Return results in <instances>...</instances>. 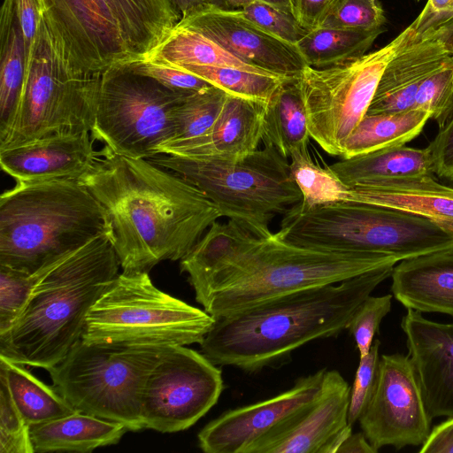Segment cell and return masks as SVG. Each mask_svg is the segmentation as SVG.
Returning <instances> with one entry per match:
<instances>
[{
    "instance_id": "obj_1",
    "label": "cell",
    "mask_w": 453,
    "mask_h": 453,
    "mask_svg": "<svg viewBox=\"0 0 453 453\" xmlns=\"http://www.w3.org/2000/svg\"><path fill=\"white\" fill-rule=\"evenodd\" d=\"M397 262L381 253L300 247L276 233L257 236L228 220L214 222L180 260V268L187 273L196 302L218 319Z\"/></svg>"
},
{
    "instance_id": "obj_2",
    "label": "cell",
    "mask_w": 453,
    "mask_h": 453,
    "mask_svg": "<svg viewBox=\"0 0 453 453\" xmlns=\"http://www.w3.org/2000/svg\"><path fill=\"white\" fill-rule=\"evenodd\" d=\"M79 181L104 207L124 272L183 258L221 214L198 188L146 158L105 147Z\"/></svg>"
},
{
    "instance_id": "obj_3",
    "label": "cell",
    "mask_w": 453,
    "mask_h": 453,
    "mask_svg": "<svg viewBox=\"0 0 453 453\" xmlns=\"http://www.w3.org/2000/svg\"><path fill=\"white\" fill-rule=\"evenodd\" d=\"M393 267L298 290L215 319L199 343L201 352L219 366L247 372L280 366L304 344L346 330L364 300L391 277Z\"/></svg>"
},
{
    "instance_id": "obj_4",
    "label": "cell",
    "mask_w": 453,
    "mask_h": 453,
    "mask_svg": "<svg viewBox=\"0 0 453 453\" xmlns=\"http://www.w3.org/2000/svg\"><path fill=\"white\" fill-rule=\"evenodd\" d=\"M119 266L104 234L41 270L24 309L0 335V355L46 371L57 365L81 339L89 310Z\"/></svg>"
},
{
    "instance_id": "obj_5",
    "label": "cell",
    "mask_w": 453,
    "mask_h": 453,
    "mask_svg": "<svg viewBox=\"0 0 453 453\" xmlns=\"http://www.w3.org/2000/svg\"><path fill=\"white\" fill-rule=\"evenodd\" d=\"M58 60L71 77L142 59L177 24L173 0H40Z\"/></svg>"
},
{
    "instance_id": "obj_6",
    "label": "cell",
    "mask_w": 453,
    "mask_h": 453,
    "mask_svg": "<svg viewBox=\"0 0 453 453\" xmlns=\"http://www.w3.org/2000/svg\"><path fill=\"white\" fill-rule=\"evenodd\" d=\"M111 233L97 199L76 180L23 183L0 197V265L34 274Z\"/></svg>"
},
{
    "instance_id": "obj_7",
    "label": "cell",
    "mask_w": 453,
    "mask_h": 453,
    "mask_svg": "<svg viewBox=\"0 0 453 453\" xmlns=\"http://www.w3.org/2000/svg\"><path fill=\"white\" fill-rule=\"evenodd\" d=\"M276 234L300 247L381 253L398 262L453 250V237L430 220L405 211L342 201L290 207Z\"/></svg>"
},
{
    "instance_id": "obj_8",
    "label": "cell",
    "mask_w": 453,
    "mask_h": 453,
    "mask_svg": "<svg viewBox=\"0 0 453 453\" xmlns=\"http://www.w3.org/2000/svg\"><path fill=\"white\" fill-rule=\"evenodd\" d=\"M148 159L198 188L221 217L257 236L270 235L271 220L303 197L287 158L268 144L231 162L164 153Z\"/></svg>"
},
{
    "instance_id": "obj_9",
    "label": "cell",
    "mask_w": 453,
    "mask_h": 453,
    "mask_svg": "<svg viewBox=\"0 0 453 453\" xmlns=\"http://www.w3.org/2000/svg\"><path fill=\"white\" fill-rule=\"evenodd\" d=\"M215 322L204 310L157 288L149 272L119 273L89 310L81 340L124 346L200 343Z\"/></svg>"
},
{
    "instance_id": "obj_10",
    "label": "cell",
    "mask_w": 453,
    "mask_h": 453,
    "mask_svg": "<svg viewBox=\"0 0 453 453\" xmlns=\"http://www.w3.org/2000/svg\"><path fill=\"white\" fill-rule=\"evenodd\" d=\"M165 347L89 343L79 340L48 369L52 386L80 412L143 429L145 380Z\"/></svg>"
},
{
    "instance_id": "obj_11",
    "label": "cell",
    "mask_w": 453,
    "mask_h": 453,
    "mask_svg": "<svg viewBox=\"0 0 453 453\" xmlns=\"http://www.w3.org/2000/svg\"><path fill=\"white\" fill-rule=\"evenodd\" d=\"M98 87L99 75L73 78L65 73L42 16L18 111L0 150L62 134L91 133Z\"/></svg>"
},
{
    "instance_id": "obj_12",
    "label": "cell",
    "mask_w": 453,
    "mask_h": 453,
    "mask_svg": "<svg viewBox=\"0 0 453 453\" xmlns=\"http://www.w3.org/2000/svg\"><path fill=\"white\" fill-rule=\"evenodd\" d=\"M187 95L113 66L99 75L91 134L115 154L148 159L173 139L175 109Z\"/></svg>"
},
{
    "instance_id": "obj_13",
    "label": "cell",
    "mask_w": 453,
    "mask_h": 453,
    "mask_svg": "<svg viewBox=\"0 0 453 453\" xmlns=\"http://www.w3.org/2000/svg\"><path fill=\"white\" fill-rule=\"evenodd\" d=\"M413 36L411 24L395 39L342 66H307L297 77L308 129L327 154L342 157L345 142L367 113L388 63Z\"/></svg>"
},
{
    "instance_id": "obj_14",
    "label": "cell",
    "mask_w": 453,
    "mask_h": 453,
    "mask_svg": "<svg viewBox=\"0 0 453 453\" xmlns=\"http://www.w3.org/2000/svg\"><path fill=\"white\" fill-rule=\"evenodd\" d=\"M224 390L221 369L186 346L164 348L142 393L144 428L175 433L195 425Z\"/></svg>"
},
{
    "instance_id": "obj_15",
    "label": "cell",
    "mask_w": 453,
    "mask_h": 453,
    "mask_svg": "<svg viewBox=\"0 0 453 453\" xmlns=\"http://www.w3.org/2000/svg\"><path fill=\"white\" fill-rule=\"evenodd\" d=\"M431 420L409 356L382 355L373 393L358 419L371 445L377 451L422 445Z\"/></svg>"
},
{
    "instance_id": "obj_16",
    "label": "cell",
    "mask_w": 453,
    "mask_h": 453,
    "mask_svg": "<svg viewBox=\"0 0 453 453\" xmlns=\"http://www.w3.org/2000/svg\"><path fill=\"white\" fill-rule=\"evenodd\" d=\"M350 387L337 370H326L320 395L257 440L247 453H337L352 433Z\"/></svg>"
},
{
    "instance_id": "obj_17",
    "label": "cell",
    "mask_w": 453,
    "mask_h": 453,
    "mask_svg": "<svg viewBox=\"0 0 453 453\" xmlns=\"http://www.w3.org/2000/svg\"><path fill=\"white\" fill-rule=\"evenodd\" d=\"M326 371L300 377L292 388L273 397L225 411L201 429L199 448L205 453H247L280 422L320 395Z\"/></svg>"
},
{
    "instance_id": "obj_18",
    "label": "cell",
    "mask_w": 453,
    "mask_h": 453,
    "mask_svg": "<svg viewBox=\"0 0 453 453\" xmlns=\"http://www.w3.org/2000/svg\"><path fill=\"white\" fill-rule=\"evenodd\" d=\"M211 38L241 61L285 78H297L308 65L296 45L288 43L244 17L204 5L179 20Z\"/></svg>"
},
{
    "instance_id": "obj_19",
    "label": "cell",
    "mask_w": 453,
    "mask_h": 453,
    "mask_svg": "<svg viewBox=\"0 0 453 453\" xmlns=\"http://www.w3.org/2000/svg\"><path fill=\"white\" fill-rule=\"evenodd\" d=\"M401 327L429 417H453V323L408 309Z\"/></svg>"
},
{
    "instance_id": "obj_20",
    "label": "cell",
    "mask_w": 453,
    "mask_h": 453,
    "mask_svg": "<svg viewBox=\"0 0 453 453\" xmlns=\"http://www.w3.org/2000/svg\"><path fill=\"white\" fill-rule=\"evenodd\" d=\"M90 132L53 135L0 150V165L16 182L79 180L94 165L101 151L95 150Z\"/></svg>"
},
{
    "instance_id": "obj_21",
    "label": "cell",
    "mask_w": 453,
    "mask_h": 453,
    "mask_svg": "<svg viewBox=\"0 0 453 453\" xmlns=\"http://www.w3.org/2000/svg\"><path fill=\"white\" fill-rule=\"evenodd\" d=\"M265 107L264 103L227 95L219 117L207 132L195 138L164 143L157 154L240 160L256 151L263 141Z\"/></svg>"
},
{
    "instance_id": "obj_22",
    "label": "cell",
    "mask_w": 453,
    "mask_h": 453,
    "mask_svg": "<svg viewBox=\"0 0 453 453\" xmlns=\"http://www.w3.org/2000/svg\"><path fill=\"white\" fill-rule=\"evenodd\" d=\"M453 58V44L437 35L412 38L388 63L366 114L414 109L423 81Z\"/></svg>"
},
{
    "instance_id": "obj_23",
    "label": "cell",
    "mask_w": 453,
    "mask_h": 453,
    "mask_svg": "<svg viewBox=\"0 0 453 453\" xmlns=\"http://www.w3.org/2000/svg\"><path fill=\"white\" fill-rule=\"evenodd\" d=\"M349 202L388 207L425 218L453 237V188L434 176L400 179L349 188Z\"/></svg>"
},
{
    "instance_id": "obj_24",
    "label": "cell",
    "mask_w": 453,
    "mask_h": 453,
    "mask_svg": "<svg viewBox=\"0 0 453 453\" xmlns=\"http://www.w3.org/2000/svg\"><path fill=\"white\" fill-rule=\"evenodd\" d=\"M391 278L393 296L407 310L453 317V250L402 260Z\"/></svg>"
},
{
    "instance_id": "obj_25",
    "label": "cell",
    "mask_w": 453,
    "mask_h": 453,
    "mask_svg": "<svg viewBox=\"0 0 453 453\" xmlns=\"http://www.w3.org/2000/svg\"><path fill=\"white\" fill-rule=\"evenodd\" d=\"M327 167L349 188L435 174L427 147L417 149L405 145L342 158Z\"/></svg>"
},
{
    "instance_id": "obj_26",
    "label": "cell",
    "mask_w": 453,
    "mask_h": 453,
    "mask_svg": "<svg viewBox=\"0 0 453 453\" xmlns=\"http://www.w3.org/2000/svg\"><path fill=\"white\" fill-rule=\"evenodd\" d=\"M128 431L118 422L76 411L63 418L29 426L35 452H90L117 444Z\"/></svg>"
},
{
    "instance_id": "obj_27",
    "label": "cell",
    "mask_w": 453,
    "mask_h": 453,
    "mask_svg": "<svg viewBox=\"0 0 453 453\" xmlns=\"http://www.w3.org/2000/svg\"><path fill=\"white\" fill-rule=\"evenodd\" d=\"M0 142L9 134L20 101L26 50L15 0H4L0 12Z\"/></svg>"
},
{
    "instance_id": "obj_28",
    "label": "cell",
    "mask_w": 453,
    "mask_h": 453,
    "mask_svg": "<svg viewBox=\"0 0 453 453\" xmlns=\"http://www.w3.org/2000/svg\"><path fill=\"white\" fill-rule=\"evenodd\" d=\"M311 135L297 78L288 79L265 104L263 142L284 157L309 151Z\"/></svg>"
},
{
    "instance_id": "obj_29",
    "label": "cell",
    "mask_w": 453,
    "mask_h": 453,
    "mask_svg": "<svg viewBox=\"0 0 453 453\" xmlns=\"http://www.w3.org/2000/svg\"><path fill=\"white\" fill-rule=\"evenodd\" d=\"M0 377L27 425L33 426L77 411L53 387L35 377L25 365L0 355Z\"/></svg>"
},
{
    "instance_id": "obj_30",
    "label": "cell",
    "mask_w": 453,
    "mask_h": 453,
    "mask_svg": "<svg viewBox=\"0 0 453 453\" xmlns=\"http://www.w3.org/2000/svg\"><path fill=\"white\" fill-rule=\"evenodd\" d=\"M429 119V112L418 109L365 114L345 142L342 157L404 145L422 132Z\"/></svg>"
},
{
    "instance_id": "obj_31",
    "label": "cell",
    "mask_w": 453,
    "mask_h": 453,
    "mask_svg": "<svg viewBox=\"0 0 453 453\" xmlns=\"http://www.w3.org/2000/svg\"><path fill=\"white\" fill-rule=\"evenodd\" d=\"M384 27L372 30L318 27L296 43L308 66L326 69L348 65L366 54Z\"/></svg>"
},
{
    "instance_id": "obj_32",
    "label": "cell",
    "mask_w": 453,
    "mask_h": 453,
    "mask_svg": "<svg viewBox=\"0 0 453 453\" xmlns=\"http://www.w3.org/2000/svg\"><path fill=\"white\" fill-rule=\"evenodd\" d=\"M206 81L227 95L267 104L288 79L234 67L190 66L180 69Z\"/></svg>"
},
{
    "instance_id": "obj_33",
    "label": "cell",
    "mask_w": 453,
    "mask_h": 453,
    "mask_svg": "<svg viewBox=\"0 0 453 453\" xmlns=\"http://www.w3.org/2000/svg\"><path fill=\"white\" fill-rule=\"evenodd\" d=\"M291 175L302 193L301 203L307 207L346 200L349 187L326 166L316 164L309 151H296L290 156Z\"/></svg>"
},
{
    "instance_id": "obj_34",
    "label": "cell",
    "mask_w": 453,
    "mask_h": 453,
    "mask_svg": "<svg viewBox=\"0 0 453 453\" xmlns=\"http://www.w3.org/2000/svg\"><path fill=\"white\" fill-rule=\"evenodd\" d=\"M226 96L225 91L214 86L185 96L175 109V134L170 142L195 138L207 132L219 117Z\"/></svg>"
},
{
    "instance_id": "obj_35",
    "label": "cell",
    "mask_w": 453,
    "mask_h": 453,
    "mask_svg": "<svg viewBox=\"0 0 453 453\" xmlns=\"http://www.w3.org/2000/svg\"><path fill=\"white\" fill-rule=\"evenodd\" d=\"M414 109L429 112L440 128L453 114V58L423 81L415 96Z\"/></svg>"
},
{
    "instance_id": "obj_36",
    "label": "cell",
    "mask_w": 453,
    "mask_h": 453,
    "mask_svg": "<svg viewBox=\"0 0 453 453\" xmlns=\"http://www.w3.org/2000/svg\"><path fill=\"white\" fill-rule=\"evenodd\" d=\"M39 273L28 274L0 265V335L11 329L24 309Z\"/></svg>"
},
{
    "instance_id": "obj_37",
    "label": "cell",
    "mask_w": 453,
    "mask_h": 453,
    "mask_svg": "<svg viewBox=\"0 0 453 453\" xmlns=\"http://www.w3.org/2000/svg\"><path fill=\"white\" fill-rule=\"evenodd\" d=\"M29 426L24 421L0 377V453H34Z\"/></svg>"
},
{
    "instance_id": "obj_38",
    "label": "cell",
    "mask_w": 453,
    "mask_h": 453,
    "mask_svg": "<svg viewBox=\"0 0 453 453\" xmlns=\"http://www.w3.org/2000/svg\"><path fill=\"white\" fill-rule=\"evenodd\" d=\"M385 22L378 0H340L320 27L372 30Z\"/></svg>"
},
{
    "instance_id": "obj_39",
    "label": "cell",
    "mask_w": 453,
    "mask_h": 453,
    "mask_svg": "<svg viewBox=\"0 0 453 453\" xmlns=\"http://www.w3.org/2000/svg\"><path fill=\"white\" fill-rule=\"evenodd\" d=\"M392 295L369 296L352 316L347 329L353 336L359 357L367 355L382 319L391 310Z\"/></svg>"
},
{
    "instance_id": "obj_40",
    "label": "cell",
    "mask_w": 453,
    "mask_h": 453,
    "mask_svg": "<svg viewBox=\"0 0 453 453\" xmlns=\"http://www.w3.org/2000/svg\"><path fill=\"white\" fill-rule=\"evenodd\" d=\"M239 12L264 30L294 45L307 33L293 13L259 0Z\"/></svg>"
},
{
    "instance_id": "obj_41",
    "label": "cell",
    "mask_w": 453,
    "mask_h": 453,
    "mask_svg": "<svg viewBox=\"0 0 453 453\" xmlns=\"http://www.w3.org/2000/svg\"><path fill=\"white\" fill-rule=\"evenodd\" d=\"M380 342L375 339L367 355L359 357L352 386L350 387L348 421L353 426L358 421L373 393L380 362Z\"/></svg>"
},
{
    "instance_id": "obj_42",
    "label": "cell",
    "mask_w": 453,
    "mask_h": 453,
    "mask_svg": "<svg viewBox=\"0 0 453 453\" xmlns=\"http://www.w3.org/2000/svg\"><path fill=\"white\" fill-rule=\"evenodd\" d=\"M123 65L133 73L150 77L177 93L190 94L212 86L190 73L154 61L139 60Z\"/></svg>"
},
{
    "instance_id": "obj_43",
    "label": "cell",
    "mask_w": 453,
    "mask_h": 453,
    "mask_svg": "<svg viewBox=\"0 0 453 453\" xmlns=\"http://www.w3.org/2000/svg\"><path fill=\"white\" fill-rule=\"evenodd\" d=\"M411 26L413 39L434 34L453 44V0H427Z\"/></svg>"
},
{
    "instance_id": "obj_44",
    "label": "cell",
    "mask_w": 453,
    "mask_h": 453,
    "mask_svg": "<svg viewBox=\"0 0 453 453\" xmlns=\"http://www.w3.org/2000/svg\"><path fill=\"white\" fill-rule=\"evenodd\" d=\"M434 173L453 183V114L427 146Z\"/></svg>"
},
{
    "instance_id": "obj_45",
    "label": "cell",
    "mask_w": 453,
    "mask_h": 453,
    "mask_svg": "<svg viewBox=\"0 0 453 453\" xmlns=\"http://www.w3.org/2000/svg\"><path fill=\"white\" fill-rule=\"evenodd\" d=\"M340 0H293V14L307 32L320 27Z\"/></svg>"
},
{
    "instance_id": "obj_46",
    "label": "cell",
    "mask_w": 453,
    "mask_h": 453,
    "mask_svg": "<svg viewBox=\"0 0 453 453\" xmlns=\"http://www.w3.org/2000/svg\"><path fill=\"white\" fill-rule=\"evenodd\" d=\"M19 22L23 34L26 62L31 55L42 19L40 0H15Z\"/></svg>"
},
{
    "instance_id": "obj_47",
    "label": "cell",
    "mask_w": 453,
    "mask_h": 453,
    "mask_svg": "<svg viewBox=\"0 0 453 453\" xmlns=\"http://www.w3.org/2000/svg\"><path fill=\"white\" fill-rule=\"evenodd\" d=\"M420 453H453V417L434 426L422 443Z\"/></svg>"
},
{
    "instance_id": "obj_48",
    "label": "cell",
    "mask_w": 453,
    "mask_h": 453,
    "mask_svg": "<svg viewBox=\"0 0 453 453\" xmlns=\"http://www.w3.org/2000/svg\"><path fill=\"white\" fill-rule=\"evenodd\" d=\"M363 432L351 433L339 447L337 453H376Z\"/></svg>"
},
{
    "instance_id": "obj_49",
    "label": "cell",
    "mask_w": 453,
    "mask_h": 453,
    "mask_svg": "<svg viewBox=\"0 0 453 453\" xmlns=\"http://www.w3.org/2000/svg\"><path fill=\"white\" fill-rule=\"evenodd\" d=\"M255 0H207V5L226 12L242 11Z\"/></svg>"
},
{
    "instance_id": "obj_50",
    "label": "cell",
    "mask_w": 453,
    "mask_h": 453,
    "mask_svg": "<svg viewBox=\"0 0 453 453\" xmlns=\"http://www.w3.org/2000/svg\"><path fill=\"white\" fill-rule=\"evenodd\" d=\"M180 15L207 5V0H173Z\"/></svg>"
},
{
    "instance_id": "obj_51",
    "label": "cell",
    "mask_w": 453,
    "mask_h": 453,
    "mask_svg": "<svg viewBox=\"0 0 453 453\" xmlns=\"http://www.w3.org/2000/svg\"><path fill=\"white\" fill-rule=\"evenodd\" d=\"M293 13V0H259ZM294 15V14H293Z\"/></svg>"
},
{
    "instance_id": "obj_52",
    "label": "cell",
    "mask_w": 453,
    "mask_h": 453,
    "mask_svg": "<svg viewBox=\"0 0 453 453\" xmlns=\"http://www.w3.org/2000/svg\"></svg>"
}]
</instances>
